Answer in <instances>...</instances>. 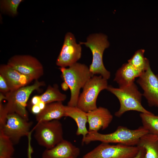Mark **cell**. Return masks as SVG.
<instances>
[{"label":"cell","instance_id":"cell-1","mask_svg":"<svg viewBox=\"0 0 158 158\" xmlns=\"http://www.w3.org/2000/svg\"><path fill=\"white\" fill-rule=\"evenodd\" d=\"M149 133L143 126L131 130L124 126H119L115 131L109 134H101L98 131H89L85 139L82 140V143L88 144L92 142L99 141L103 143L136 146L140 138Z\"/></svg>","mask_w":158,"mask_h":158},{"label":"cell","instance_id":"cell-2","mask_svg":"<svg viewBox=\"0 0 158 158\" xmlns=\"http://www.w3.org/2000/svg\"><path fill=\"white\" fill-rule=\"evenodd\" d=\"M62 76L71 91V97L68 103L69 106H77L80 90L93 75L86 65L76 63L68 68L60 67Z\"/></svg>","mask_w":158,"mask_h":158},{"label":"cell","instance_id":"cell-3","mask_svg":"<svg viewBox=\"0 0 158 158\" xmlns=\"http://www.w3.org/2000/svg\"><path fill=\"white\" fill-rule=\"evenodd\" d=\"M107 90L116 96L119 101L120 107L115 113L116 116L120 117L125 112L129 111L147 114L152 113L142 105V95L134 83L123 88H116L108 85Z\"/></svg>","mask_w":158,"mask_h":158},{"label":"cell","instance_id":"cell-4","mask_svg":"<svg viewBox=\"0 0 158 158\" xmlns=\"http://www.w3.org/2000/svg\"><path fill=\"white\" fill-rule=\"evenodd\" d=\"M79 44H84L92 52V61L89 68L92 75L99 74L107 80L109 79L110 73L105 68L103 61L104 52L109 45L107 36L100 33L91 34L87 37L86 42H80Z\"/></svg>","mask_w":158,"mask_h":158},{"label":"cell","instance_id":"cell-5","mask_svg":"<svg viewBox=\"0 0 158 158\" xmlns=\"http://www.w3.org/2000/svg\"><path fill=\"white\" fill-rule=\"evenodd\" d=\"M45 85L44 81L37 80L32 85H27L6 93L5 99L7 102L4 107L8 114L15 113L29 121L28 114L26 109L28 98L34 91L38 90L40 87Z\"/></svg>","mask_w":158,"mask_h":158},{"label":"cell","instance_id":"cell-6","mask_svg":"<svg viewBox=\"0 0 158 158\" xmlns=\"http://www.w3.org/2000/svg\"><path fill=\"white\" fill-rule=\"evenodd\" d=\"M33 129L37 142L46 149L53 148L64 139L62 124L59 120L37 122Z\"/></svg>","mask_w":158,"mask_h":158},{"label":"cell","instance_id":"cell-7","mask_svg":"<svg viewBox=\"0 0 158 158\" xmlns=\"http://www.w3.org/2000/svg\"><path fill=\"white\" fill-rule=\"evenodd\" d=\"M107 80L102 76L94 75L86 83L80 95L77 107L87 113L96 109L98 96L102 90L107 89Z\"/></svg>","mask_w":158,"mask_h":158},{"label":"cell","instance_id":"cell-8","mask_svg":"<svg viewBox=\"0 0 158 158\" xmlns=\"http://www.w3.org/2000/svg\"><path fill=\"white\" fill-rule=\"evenodd\" d=\"M138 146L102 142L82 158H133L139 150Z\"/></svg>","mask_w":158,"mask_h":158},{"label":"cell","instance_id":"cell-9","mask_svg":"<svg viewBox=\"0 0 158 158\" xmlns=\"http://www.w3.org/2000/svg\"><path fill=\"white\" fill-rule=\"evenodd\" d=\"M7 64L33 80H38L44 74L41 63L37 58L30 55H14L8 60Z\"/></svg>","mask_w":158,"mask_h":158},{"label":"cell","instance_id":"cell-10","mask_svg":"<svg viewBox=\"0 0 158 158\" xmlns=\"http://www.w3.org/2000/svg\"><path fill=\"white\" fill-rule=\"evenodd\" d=\"M32 124L29 121L18 114L13 113L8 114L5 124L0 128L4 133L7 136L14 144H18L22 137L27 136L30 132Z\"/></svg>","mask_w":158,"mask_h":158},{"label":"cell","instance_id":"cell-11","mask_svg":"<svg viewBox=\"0 0 158 158\" xmlns=\"http://www.w3.org/2000/svg\"><path fill=\"white\" fill-rule=\"evenodd\" d=\"M77 44L74 35L67 32L65 36L63 43L56 64L60 67H69L77 63L81 58L82 47Z\"/></svg>","mask_w":158,"mask_h":158},{"label":"cell","instance_id":"cell-12","mask_svg":"<svg viewBox=\"0 0 158 158\" xmlns=\"http://www.w3.org/2000/svg\"><path fill=\"white\" fill-rule=\"evenodd\" d=\"M137 82L143 90L142 95L149 105L158 108V76L154 73L150 65L139 76Z\"/></svg>","mask_w":158,"mask_h":158},{"label":"cell","instance_id":"cell-13","mask_svg":"<svg viewBox=\"0 0 158 158\" xmlns=\"http://www.w3.org/2000/svg\"><path fill=\"white\" fill-rule=\"evenodd\" d=\"M89 131H98L107 128L111 122L113 116L107 108L99 107L87 113Z\"/></svg>","mask_w":158,"mask_h":158},{"label":"cell","instance_id":"cell-14","mask_svg":"<svg viewBox=\"0 0 158 158\" xmlns=\"http://www.w3.org/2000/svg\"><path fill=\"white\" fill-rule=\"evenodd\" d=\"M0 75L6 81L10 91L15 90L27 86L33 80L7 64L1 65Z\"/></svg>","mask_w":158,"mask_h":158},{"label":"cell","instance_id":"cell-15","mask_svg":"<svg viewBox=\"0 0 158 158\" xmlns=\"http://www.w3.org/2000/svg\"><path fill=\"white\" fill-rule=\"evenodd\" d=\"M80 153L78 147L63 139L53 148L46 149L42 154V158H77Z\"/></svg>","mask_w":158,"mask_h":158},{"label":"cell","instance_id":"cell-16","mask_svg":"<svg viewBox=\"0 0 158 158\" xmlns=\"http://www.w3.org/2000/svg\"><path fill=\"white\" fill-rule=\"evenodd\" d=\"M142 73L128 63L117 70L114 81L118 84L119 88L124 87L134 83L135 79L139 77Z\"/></svg>","mask_w":158,"mask_h":158},{"label":"cell","instance_id":"cell-17","mask_svg":"<svg viewBox=\"0 0 158 158\" xmlns=\"http://www.w3.org/2000/svg\"><path fill=\"white\" fill-rule=\"evenodd\" d=\"M62 102H55L47 104L44 109L36 115L37 122L59 120L65 116V107Z\"/></svg>","mask_w":158,"mask_h":158},{"label":"cell","instance_id":"cell-18","mask_svg":"<svg viewBox=\"0 0 158 158\" xmlns=\"http://www.w3.org/2000/svg\"><path fill=\"white\" fill-rule=\"evenodd\" d=\"M65 116L70 117L75 121L78 127L76 134L82 135V140H83L89 132L86 127L88 122L87 113L77 106H65Z\"/></svg>","mask_w":158,"mask_h":158},{"label":"cell","instance_id":"cell-19","mask_svg":"<svg viewBox=\"0 0 158 158\" xmlns=\"http://www.w3.org/2000/svg\"><path fill=\"white\" fill-rule=\"evenodd\" d=\"M137 146L145 150L144 158H158V136L148 133L142 137Z\"/></svg>","mask_w":158,"mask_h":158},{"label":"cell","instance_id":"cell-20","mask_svg":"<svg viewBox=\"0 0 158 158\" xmlns=\"http://www.w3.org/2000/svg\"><path fill=\"white\" fill-rule=\"evenodd\" d=\"M41 101L46 104L55 102H62L66 100V96L62 93L58 89V86L48 87L46 91L40 95Z\"/></svg>","mask_w":158,"mask_h":158},{"label":"cell","instance_id":"cell-21","mask_svg":"<svg viewBox=\"0 0 158 158\" xmlns=\"http://www.w3.org/2000/svg\"><path fill=\"white\" fill-rule=\"evenodd\" d=\"M140 115L144 128L149 133L158 136V116L142 113Z\"/></svg>","mask_w":158,"mask_h":158},{"label":"cell","instance_id":"cell-22","mask_svg":"<svg viewBox=\"0 0 158 158\" xmlns=\"http://www.w3.org/2000/svg\"><path fill=\"white\" fill-rule=\"evenodd\" d=\"M145 50H138L135 52L133 56L128 60V63L135 69L143 72L150 65L148 60L144 56Z\"/></svg>","mask_w":158,"mask_h":158},{"label":"cell","instance_id":"cell-23","mask_svg":"<svg viewBox=\"0 0 158 158\" xmlns=\"http://www.w3.org/2000/svg\"><path fill=\"white\" fill-rule=\"evenodd\" d=\"M14 145L11 140L0 130V158L12 157L15 151Z\"/></svg>","mask_w":158,"mask_h":158},{"label":"cell","instance_id":"cell-24","mask_svg":"<svg viewBox=\"0 0 158 158\" xmlns=\"http://www.w3.org/2000/svg\"><path fill=\"white\" fill-rule=\"evenodd\" d=\"M22 0H2L0 1L1 9L12 16L18 13V7Z\"/></svg>","mask_w":158,"mask_h":158},{"label":"cell","instance_id":"cell-25","mask_svg":"<svg viewBox=\"0 0 158 158\" xmlns=\"http://www.w3.org/2000/svg\"><path fill=\"white\" fill-rule=\"evenodd\" d=\"M7 115L2 101L0 102V128H3L5 125Z\"/></svg>","mask_w":158,"mask_h":158},{"label":"cell","instance_id":"cell-26","mask_svg":"<svg viewBox=\"0 0 158 158\" xmlns=\"http://www.w3.org/2000/svg\"><path fill=\"white\" fill-rule=\"evenodd\" d=\"M0 91L1 93L6 94L10 91V89L6 81L1 75H0Z\"/></svg>","mask_w":158,"mask_h":158},{"label":"cell","instance_id":"cell-27","mask_svg":"<svg viewBox=\"0 0 158 158\" xmlns=\"http://www.w3.org/2000/svg\"><path fill=\"white\" fill-rule=\"evenodd\" d=\"M32 132H30L27 136L28 138V147L27 149L28 158H32V154L33 152L31 144V135Z\"/></svg>","mask_w":158,"mask_h":158},{"label":"cell","instance_id":"cell-28","mask_svg":"<svg viewBox=\"0 0 158 158\" xmlns=\"http://www.w3.org/2000/svg\"><path fill=\"white\" fill-rule=\"evenodd\" d=\"M139 150L136 156L133 158H144L145 150L143 147H140Z\"/></svg>","mask_w":158,"mask_h":158},{"label":"cell","instance_id":"cell-29","mask_svg":"<svg viewBox=\"0 0 158 158\" xmlns=\"http://www.w3.org/2000/svg\"><path fill=\"white\" fill-rule=\"evenodd\" d=\"M31 111L32 112L36 115L39 114L42 111L38 104L32 105Z\"/></svg>","mask_w":158,"mask_h":158},{"label":"cell","instance_id":"cell-30","mask_svg":"<svg viewBox=\"0 0 158 158\" xmlns=\"http://www.w3.org/2000/svg\"><path fill=\"white\" fill-rule=\"evenodd\" d=\"M41 101L40 95H36L32 98L31 102L32 105H34L38 104Z\"/></svg>","mask_w":158,"mask_h":158},{"label":"cell","instance_id":"cell-31","mask_svg":"<svg viewBox=\"0 0 158 158\" xmlns=\"http://www.w3.org/2000/svg\"><path fill=\"white\" fill-rule=\"evenodd\" d=\"M38 105L42 111L46 107V104L44 102L41 101L38 104Z\"/></svg>","mask_w":158,"mask_h":158},{"label":"cell","instance_id":"cell-32","mask_svg":"<svg viewBox=\"0 0 158 158\" xmlns=\"http://www.w3.org/2000/svg\"><path fill=\"white\" fill-rule=\"evenodd\" d=\"M62 89L64 91H66L69 88L68 86L66 83L63 82L61 84Z\"/></svg>","mask_w":158,"mask_h":158},{"label":"cell","instance_id":"cell-33","mask_svg":"<svg viewBox=\"0 0 158 158\" xmlns=\"http://www.w3.org/2000/svg\"><path fill=\"white\" fill-rule=\"evenodd\" d=\"M9 158H14V157H10Z\"/></svg>","mask_w":158,"mask_h":158}]
</instances>
